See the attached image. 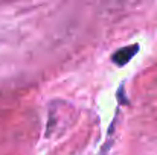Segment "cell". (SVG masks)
Here are the masks:
<instances>
[{"label":"cell","mask_w":157,"mask_h":155,"mask_svg":"<svg viewBox=\"0 0 157 155\" xmlns=\"http://www.w3.org/2000/svg\"><path fill=\"white\" fill-rule=\"evenodd\" d=\"M137 50H139V46H137V44L122 47V49H119V50L113 55L111 59H113L117 65H124V64H127V62H128V61L137 53Z\"/></svg>","instance_id":"obj_1"}]
</instances>
